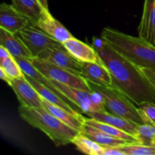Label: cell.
I'll return each mask as SVG.
<instances>
[{"mask_svg": "<svg viewBox=\"0 0 155 155\" xmlns=\"http://www.w3.org/2000/svg\"><path fill=\"white\" fill-rule=\"evenodd\" d=\"M112 77V86L127 95L136 106L143 102L155 103V94L139 67L114 49L100 38L93 45Z\"/></svg>", "mask_w": 155, "mask_h": 155, "instance_id": "6da1fadb", "label": "cell"}, {"mask_svg": "<svg viewBox=\"0 0 155 155\" xmlns=\"http://www.w3.org/2000/svg\"><path fill=\"white\" fill-rule=\"evenodd\" d=\"M101 39L137 67L155 69V47L140 36L105 27L101 31Z\"/></svg>", "mask_w": 155, "mask_h": 155, "instance_id": "7a4b0ae2", "label": "cell"}, {"mask_svg": "<svg viewBox=\"0 0 155 155\" xmlns=\"http://www.w3.org/2000/svg\"><path fill=\"white\" fill-rule=\"evenodd\" d=\"M18 112L24 121L45 133L57 146L72 144L73 139L79 133L44 108L20 105Z\"/></svg>", "mask_w": 155, "mask_h": 155, "instance_id": "3957f363", "label": "cell"}, {"mask_svg": "<svg viewBox=\"0 0 155 155\" xmlns=\"http://www.w3.org/2000/svg\"><path fill=\"white\" fill-rule=\"evenodd\" d=\"M92 91L101 96L105 110L136 124H144L138 107L123 92L113 86H100L88 82Z\"/></svg>", "mask_w": 155, "mask_h": 155, "instance_id": "277c9868", "label": "cell"}, {"mask_svg": "<svg viewBox=\"0 0 155 155\" xmlns=\"http://www.w3.org/2000/svg\"><path fill=\"white\" fill-rule=\"evenodd\" d=\"M29 60L41 74L50 80L59 82L71 87L93 92L88 82L81 76L77 75L40 58H32Z\"/></svg>", "mask_w": 155, "mask_h": 155, "instance_id": "5b68a950", "label": "cell"}, {"mask_svg": "<svg viewBox=\"0 0 155 155\" xmlns=\"http://www.w3.org/2000/svg\"><path fill=\"white\" fill-rule=\"evenodd\" d=\"M50 81L61 93L76 104L85 114L90 112L106 110L101 96L97 92L71 87L54 80H50Z\"/></svg>", "mask_w": 155, "mask_h": 155, "instance_id": "8992f818", "label": "cell"}, {"mask_svg": "<svg viewBox=\"0 0 155 155\" xmlns=\"http://www.w3.org/2000/svg\"><path fill=\"white\" fill-rule=\"evenodd\" d=\"M16 34L29 50L32 58L38 57L48 47L61 43L36 27L33 21Z\"/></svg>", "mask_w": 155, "mask_h": 155, "instance_id": "52a82bcc", "label": "cell"}, {"mask_svg": "<svg viewBox=\"0 0 155 155\" xmlns=\"http://www.w3.org/2000/svg\"><path fill=\"white\" fill-rule=\"evenodd\" d=\"M38 58L46 60L62 68L81 76V62L71 55L62 43L48 47L39 54Z\"/></svg>", "mask_w": 155, "mask_h": 155, "instance_id": "ba28073f", "label": "cell"}, {"mask_svg": "<svg viewBox=\"0 0 155 155\" xmlns=\"http://www.w3.org/2000/svg\"><path fill=\"white\" fill-rule=\"evenodd\" d=\"M10 86L15 92L21 105L33 108H43L42 97L27 80L24 74L22 77L13 79Z\"/></svg>", "mask_w": 155, "mask_h": 155, "instance_id": "9c48e42d", "label": "cell"}, {"mask_svg": "<svg viewBox=\"0 0 155 155\" xmlns=\"http://www.w3.org/2000/svg\"><path fill=\"white\" fill-rule=\"evenodd\" d=\"M31 20L22 15L12 6L6 3H2L0 6V27L11 32L18 33L27 27Z\"/></svg>", "mask_w": 155, "mask_h": 155, "instance_id": "30bf717a", "label": "cell"}, {"mask_svg": "<svg viewBox=\"0 0 155 155\" xmlns=\"http://www.w3.org/2000/svg\"><path fill=\"white\" fill-rule=\"evenodd\" d=\"M34 24L47 35L61 43L74 37L71 32L60 21L55 19L48 10H44L40 18Z\"/></svg>", "mask_w": 155, "mask_h": 155, "instance_id": "8fae6325", "label": "cell"}, {"mask_svg": "<svg viewBox=\"0 0 155 155\" xmlns=\"http://www.w3.org/2000/svg\"><path fill=\"white\" fill-rule=\"evenodd\" d=\"M81 77L87 82L100 86H112V77L104 64L97 62H81Z\"/></svg>", "mask_w": 155, "mask_h": 155, "instance_id": "7c38bea8", "label": "cell"}, {"mask_svg": "<svg viewBox=\"0 0 155 155\" xmlns=\"http://www.w3.org/2000/svg\"><path fill=\"white\" fill-rule=\"evenodd\" d=\"M67 51L80 62H97L103 64L101 58L93 46L72 37L63 42Z\"/></svg>", "mask_w": 155, "mask_h": 155, "instance_id": "4fadbf2b", "label": "cell"}, {"mask_svg": "<svg viewBox=\"0 0 155 155\" xmlns=\"http://www.w3.org/2000/svg\"><path fill=\"white\" fill-rule=\"evenodd\" d=\"M138 32L139 36L155 47V0H145Z\"/></svg>", "mask_w": 155, "mask_h": 155, "instance_id": "5bb4252c", "label": "cell"}, {"mask_svg": "<svg viewBox=\"0 0 155 155\" xmlns=\"http://www.w3.org/2000/svg\"><path fill=\"white\" fill-rule=\"evenodd\" d=\"M42 104L43 108L46 111L51 114L53 116L62 121L64 124H65L71 128L74 129L79 133L81 132L83 126L84 124V117L77 116V115L69 112L68 110L49 102L47 100L44 99L43 98H42Z\"/></svg>", "mask_w": 155, "mask_h": 155, "instance_id": "9a60e30c", "label": "cell"}, {"mask_svg": "<svg viewBox=\"0 0 155 155\" xmlns=\"http://www.w3.org/2000/svg\"><path fill=\"white\" fill-rule=\"evenodd\" d=\"M0 45L5 47L14 58H32V55L18 35L0 27Z\"/></svg>", "mask_w": 155, "mask_h": 155, "instance_id": "2e32d148", "label": "cell"}, {"mask_svg": "<svg viewBox=\"0 0 155 155\" xmlns=\"http://www.w3.org/2000/svg\"><path fill=\"white\" fill-rule=\"evenodd\" d=\"M24 76L27 78V80H28L30 83V84L34 87V89H36L38 92V93L40 95V96L42 98H43L44 99L47 100L49 102L52 103V104H55V105L59 106V107H62V108L65 109V110H68L71 113L77 115V116H83L81 114V113H80V111H78L77 108L74 107V106L71 105V104L68 102L65 99H64L61 96L57 94L56 92H54V91H52L51 89H48L46 86H45L44 85H42V83H40L39 82L36 81V80L31 77L30 76L27 75V74H24Z\"/></svg>", "mask_w": 155, "mask_h": 155, "instance_id": "e0dca14e", "label": "cell"}, {"mask_svg": "<svg viewBox=\"0 0 155 155\" xmlns=\"http://www.w3.org/2000/svg\"><path fill=\"white\" fill-rule=\"evenodd\" d=\"M89 117L93 118L101 122L106 123L107 124L114 126L120 130H124L126 133L132 135L134 136L135 133L136 131V129L139 124H136V123H133L132 121L128 120L121 117L117 116V115L112 114L109 113L107 110H102V111H96V112H90L87 114Z\"/></svg>", "mask_w": 155, "mask_h": 155, "instance_id": "ac0fdd59", "label": "cell"}, {"mask_svg": "<svg viewBox=\"0 0 155 155\" xmlns=\"http://www.w3.org/2000/svg\"><path fill=\"white\" fill-rule=\"evenodd\" d=\"M80 133L92 139L102 147H118L130 142L124 139L112 137L98 129L86 124H83V129Z\"/></svg>", "mask_w": 155, "mask_h": 155, "instance_id": "d6986e66", "label": "cell"}, {"mask_svg": "<svg viewBox=\"0 0 155 155\" xmlns=\"http://www.w3.org/2000/svg\"><path fill=\"white\" fill-rule=\"evenodd\" d=\"M12 6L18 12L36 23L43 13L44 9L38 0H12Z\"/></svg>", "mask_w": 155, "mask_h": 155, "instance_id": "ffe728a7", "label": "cell"}, {"mask_svg": "<svg viewBox=\"0 0 155 155\" xmlns=\"http://www.w3.org/2000/svg\"><path fill=\"white\" fill-rule=\"evenodd\" d=\"M84 124L98 129L99 130L104 132L106 134L109 135V136H112V137L120 139H124V140H126L130 142H138V141L136 140V139L134 136L126 133L124 130H120V129L117 128V127H114V126L107 124L106 123L101 122V121H98L97 120L93 119V118L85 117Z\"/></svg>", "mask_w": 155, "mask_h": 155, "instance_id": "44dd1931", "label": "cell"}, {"mask_svg": "<svg viewBox=\"0 0 155 155\" xmlns=\"http://www.w3.org/2000/svg\"><path fill=\"white\" fill-rule=\"evenodd\" d=\"M72 144L75 145L78 151L86 154L103 155L104 153V147L80 133L74 137Z\"/></svg>", "mask_w": 155, "mask_h": 155, "instance_id": "7402d4cb", "label": "cell"}, {"mask_svg": "<svg viewBox=\"0 0 155 155\" xmlns=\"http://www.w3.org/2000/svg\"><path fill=\"white\" fill-rule=\"evenodd\" d=\"M134 137L139 144L155 147V126L149 124L138 125Z\"/></svg>", "mask_w": 155, "mask_h": 155, "instance_id": "603a6c76", "label": "cell"}, {"mask_svg": "<svg viewBox=\"0 0 155 155\" xmlns=\"http://www.w3.org/2000/svg\"><path fill=\"white\" fill-rule=\"evenodd\" d=\"M118 148L125 155H155V147L147 146L139 142H128Z\"/></svg>", "mask_w": 155, "mask_h": 155, "instance_id": "cb8c5ba5", "label": "cell"}, {"mask_svg": "<svg viewBox=\"0 0 155 155\" xmlns=\"http://www.w3.org/2000/svg\"><path fill=\"white\" fill-rule=\"evenodd\" d=\"M0 69L2 70L11 80L21 77L24 74L13 56L0 61Z\"/></svg>", "mask_w": 155, "mask_h": 155, "instance_id": "d4e9b609", "label": "cell"}, {"mask_svg": "<svg viewBox=\"0 0 155 155\" xmlns=\"http://www.w3.org/2000/svg\"><path fill=\"white\" fill-rule=\"evenodd\" d=\"M138 109L145 124L155 126V103L143 102L138 106Z\"/></svg>", "mask_w": 155, "mask_h": 155, "instance_id": "484cf974", "label": "cell"}, {"mask_svg": "<svg viewBox=\"0 0 155 155\" xmlns=\"http://www.w3.org/2000/svg\"><path fill=\"white\" fill-rule=\"evenodd\" d=\"M139 69L141 70V71L144 74V76L146 77L148 83L151 85V89L154 91L155 94V70L145 68H139Z\"/></svg>", "mask_w": 155, "mask_h": 155, "instance_id": "4316f807", "label": "cell"}, {"mask_svg": "<svg viewBox=\"0 0 155 155\" xmlns=\"http://www.w3.org/2000/svg\"><path fill=\"white\" fill-rule=\"evenodd\" d=\"M103 155H125L118 147H104Z\"/></svg>", "mask_w": 155, "mask_h": 155, "instance_id": "83f0119b", "label": "cell"}, {"mask_svg": "<svg viewBox=\"0 0 155 155\" xmlns=\"http://www.w3.org/2000/svg\"><path fill=\"white\" fill-rule=\"evenodd\" d=\"M11 54L9 53V51L6 49L5 47L0 45V61H2L4 59L10 57Z\"/></svg>", "mask_w": 155, "mask_h": 155, "instance_id": "f1b7e54d", "label": "cell"}, {"mask_svg": "<svg viewBox=\"0 0 155 155\" xmlns=\"http://www.w3.org/2000/svg\"><path fill=\"white\" fill-rule=\"evenodd\" d=\"M0 77H1L2 80H4L5 82H6V83H8V84L10 86L11 85V82H12V80H11L10 78H9L8 77L7 75H6L5 73L4 72V71H2V69H0Z\"/></svg>", "mask_w": 155, "mask_h": 155, "instance_id": "f546056e", "label": "cell"}, {"mask_svg": "<svg viewBox=\"0 0 155 155\" xmlns=\"http://www.w3.org/2000/svg\"><path fill=\"white\" fill-rule=\"evenodd\" d=\"M39 4L42 6L44 9L48 10V0H38Z\"/></svg>", "mask_w": 155, "mask_h": 155, "instance_id": "4dcf8cb0", "label": "cell"}, {"mask_svg": "<svg viewBox=\"0 0 155 155\" xmlns=\"http://www.w3.org/2000/svg\"><path fill=\"white\" fill-rule=\"evenodd\" d=\"M154 70H155V69H154Z\"/></svg>", "mask_w": 155, "mask_h": 155, "instance_id": "1f68e13d", "label": "cell"}]
</instances>
